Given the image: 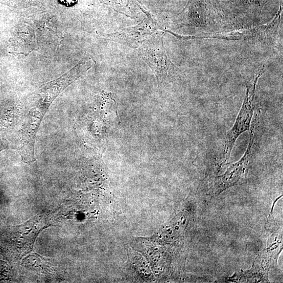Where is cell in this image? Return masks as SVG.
<instances>
[{"instance_id":"obj_1","label":"cell","mask_w":283,"mask_h":283,"mask_svg":"<svg viewBox=\"0 0 283 283\" xmlns=\"http://www.w3.org/2000/svg\"><path fill=\"white\" fill-rule=\"evenodd\" d=\"M138 52L153 71L158 85L179 79L181 71L168 57L162 36L154 34L142 44Z\"/></svg>"},{"instance_id":"obj_2","label":"cell","mask_w":283,"mask_h":283,"mask_svg":"<svg viewBox=\"0 0 283 283\" xmlns=\"http://www.w3.org/2000/svg\"><path fill=\"white\" fill-rule=\"evenodd\" d=\"M265 72L262 69L255 75L251 82L247 85V90L243 105L237 118L235 124L228 133L222 153V164L227 162L238 137L250 130L254 111V102L256 84L261 76Z\"/></svg>"},{"instance_id":"obj_3","label":"cell","mask_w":283,"mask_h":283,"mask_svg":"<svg viewBox=\"0 0 283 283\" xmlns=\"http://www.w3.org/2000/svg\"><path fill=\"white\" fill-rule=\"evenodd\" d=\"M255 131L251 130L250 143L244 156L237 163L231 166L226 172L218 177L216 183V190L221 192L234 185L244 178L248 166L252 160L255 148Z\"/></svg>"},{"instance_id":"obj_4","label":"cell","mask_w":283,"mask_h":283,"mask_svg":"<svg viewBox=\"0 0 283 283\" xmlns=\"http://www.w3.org/2000/svg\"><path fill=\"white\" fill-rule=\"evenodd\" d=\"M280 19L276 16L269 25L245 30L242 32H232L227 33H216L202 35L197 38H217L227 40H269L277 35Z\"/></svg>"},{"instance_id":"obj_5","label":"cell","mask_w":283,"mask_h":283,"mask_svg":"<svg viewBox=\"0 0 283 283\" xmlns=\"http://www.w3.org/2000/svg\"><path fill=\"white\" fill-rule=\"evenodd\" d=\"M156 30L154 23L143 22L132 28L125 29L111 34H108L109 39L129 47H139L146 40L154 34Z\"/></svg>"},{"instance_id":"obj_6","label":"cell","mask_w":283,"mask_h":283,"mask_svg":"<svg viewBox=\"0 0 283 283\" xmlns=\"http://www.w3.org/2000/svg\"><path fill=\"white\" fill-rule=\"evenodd\" d=\"M59 3L66 7H72L76 3L77 0H58Z\"/></svg>"}]
</instances>
